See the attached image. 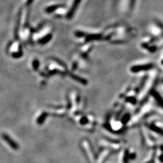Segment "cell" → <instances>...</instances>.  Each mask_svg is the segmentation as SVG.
I'll return each mask as SVG.
<instances>
[{"mask_svg": "<svg viewBox=\"0 0 163 163\" xmlns=\"http://www.w3.org/2000/svg\"><path fill=\"white\" fill-rule=\"evenodd\" d=\"M2 137H3V138L5 141H6V142H7V143H8L9 145L12 147V149H13L15 150H17V149H19L18 144L16 142H15V141L13 140H12L8 135H7V134H3L2 135Z\"/></svg>", "mask_w": 163, "mask_h": 163, "instance_id": "obj_1", "label": "cell"}, {"mask_svg": "<svg viewBox=\"0 0 163 163\" xmlns=\"http://www.w3.org/2000/svg\"><path fill=\"white\" fill-rule=\"evenodd\" d=\"M80 1H81V0H74V3L73 4V6H72V7H71V9L69 13L67 15V17L68 18H71V17H73V14H74V12L76 11V9H77V7L78 6L79 3L80 2Z\"/></svg>", "mask_w": 163, "mask_h": 163, "instance_id": "obj_2", "label": "cell"}, {"mask_svg": "<svg viewBox=\"0 0 163 163\" xmlns=\"http://www.w3.org/2000/svg\"><path fill=\"white\" fill-rule=\"evenodd\" d=\"M60 7H62V6L61 5H54V6H50V7H48L46 9H45V11H46V12L47 13H52L55 10H56L58 9V8H60Z\"/></svg>", "mask_w": 163, "mask_h": 163, "instance_id": "obj_3", "label": "cell"}, {"mask_svg": "<svg viewBox=\"0 0 163 163\" xmlns=\"http://www.w3.org/2000/svg\"><path fill=\"white\" fill-rule=\"evenodd\" d=\"M47 116V114L45 113H44L41 115L39 117V119H38V123L40 125L43 123V122L44 121L45 119H46Z\"/></svg>", "mask_w": 163, "mask_h": 163, "instance_id": "obj_4", "label": "cell"}, {"mask_svg": "<svg viewBox=\"0 0 163 163\" xmlns=\"http://www.w3.org/2000/svg\"><path fill=\"white\" fill-rule=\"evenodd\" d=\"M52 35L51 34H48V35H47V36H45V37H44V38H42L41 40H40V42L41 43V44H46V43H47L49 40L52 39Z\"/></svg>", "mask_w": 163, "mask_h": 163, "instance_id": "obj_5", "label": "cell"}, {"mask_svg": "<svg viewBox=\"0 0 163 163\" xmlns=\"http://www.w3.org/2000/svg\"><path fill=\"white\" fill-rule=\"evenodd\" d=\"M33 68H34V70H37L38 67H39V62L38 60H34L33 62Z\"/></svg>", "mask_w": 163, "mask_h": 163, "instance_id": "obj_6", "label": "cell"}, {"mask_svg": "<svg viewBox=\"0 0 163 163\" xmlns=\"http://www.w3.org/2000/svg\"><path fill=\"white\" fill-rule=\"evenodd\" d=\"M33 1V0H27V2H26V4L27 6H29V5L31 4Z\"/></svg>", "mask_w": 163, "mask_h": 163, "instance_id": "obj_7", "label": "cell"}, {"mask_svg": "<svg viewBox=\"0 0 163 163\" xmlns=\"http://www.w3.org/2000/svg\"><path fill=\"white\" fill-rule=\"evenodd\" d=\"M160 161H161V162H163V154H162V155H161V156H160Z\"/></svg>", "mask_w": 163, "mask_h": 163, "instance_id": "obj_8", "label": "cell"}]
</instances>
